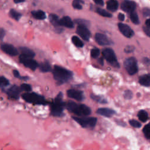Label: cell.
Listing matches in <instances>:
<instances>
[{
	"label": "cell",
	"instance_id": "6da1fadb",
	"mask_svg": "<svg viewBox=\"0 0 150 150\" xmlns=\"http://www.w3.org/2000/svg\"><path fill=\"white\" fill-rule=\"evenodd\" d=\"M52 73L54 80L59 84H62L67 82L72 79L73 75L72 71L57 65L54 66Z\"/></svg>",
	"mask_w": 150,
	"mask_h": 150
},
{
	"label": "cell",
	"instance_id": "7a4b0ae2",
	"mask_svg": "<svg viewBox=\"0 0 150 150\" xmlns=\"http://www.w3.org/2000/svg\"><path fill=\"white\" fill-rule=\"evenodd\" d=\"M65 107L71 112L81 117L88 116L91 114V109L87 105L83 104H77L73 101L66 103Z\"/></svg>",
	"mask_w": 150,
	"mask_h": 150
},
{
	"label": "cell",
	"instance_id": "3957f363",
	"mask_svg": "<svg viewBox=\"0 0 150 150\" xmlns=\"http://www.w3.org/2000/svg\"><path fill=\"white\" fill-rule=\"evenodd\" d=\"M66 103L63 100V93L60 92L55 97L50 105V113L54 117H61L63 114V110Z\"/></svg>",
	"mask_w": 150,
	"mask_h": 150
},
{
	"label": "cell",
	"instance_id": "277c9868",
	"mask_svg": "<svg viewBox=\"0 0 150 150\" xmlns=\"http://www.w3.org/2000/svg\"><path fill=\"white\" fill-rule=\"evenodd\" d=\"M22 98L26 102L38 105H46L47 102L43 96L36 93L27 92L22 95Z\"/></svg>",
	"mask_w": 150,
	"mask_h": 150
},
{
	"label": "cell",
	"instance_id": "5b68a950",
	"mask_svg": "<svg viewBox=\"0 0 150 150\" xmlns=\"http://www.w3.org/2000/svg\"><path fill=\"white\" fill-rule=\"evenodd\" d=\"M73 119L79 123L82 127L87 128H93L96 125L97 118L94 117H72Z\"/></svg>",
	"mask_w": 150,
	"mask_h": 150
},
{
	"label": "cell",
	"instance_id": "8992f818",
	"mask_svg": "<svg viewBox=\"0 0 150 150\" xmlns=\"http://www.w3.org/2000/svg\"><path fill=\"white\" fill-rule=\"evenodd\" d=\"M103 56L104 59L113 67L115 68L120 67V64L117 61L116 55L114 50L110 48H105L103 49Z\"/></svg>",
	"mask_w": 150,
	"mask_h": 150
},
{
	"label": "cell",
	"instance_id": "52a82bcc",
	"mask_svg": "<svg viewBox=\"0 0 150 150\" xmlns=\"http://www.w3.org/2000/svg\"><path fill=\"white\" fill-rule=\"evenodd\" d=\"M124 66L128 73L130 75H134L138 71L137 60L134 57L126 59L124 61Z\"/></svg>",
	"mask_w": 150,
	"mask_h": 150
},
{
	"label": "cell",
	"instance_id": "ba28073f",
	"mask_svg": "<svg viewBox=\"0 0 150 150\" xmlns=\"http://www.w3.org/2000/svg\"><path fill=\"white\" fill-rule=\"evenodd\" d=\"M19 61L25 67L31 69L32 70H35L38 67V64L37 62L33 60V58L28 57L22 54H21L19 56Z\"/></svg>",
	"mask_w": 150,
	"mask_h": 150
},
{
	"label": "cell",
	"instance_id": "9c48e42d",
	"mask_svg": "<svg viewBox=\"0 0 150 150\" xmlns=\"http://www.w3.org/2000/svg\"><path fill=\"white\" fill-rule=\"evenodd\" d=\"M67 95L69 97L79 101H82L85 98L84 94L82 91L76 89L68 90L67 91Z\"/></svg>",
	"mask_w": 150,
	"mask_h": 150
},
{
	"label": "cell",
	"instance_id": "30bf717a",
	"mask_svg": "<svg viewBox=\"0 0 150 150\" xmlns=\"http://www.w3.org/2000/svg\"><path fill=\"white\" fill-rule=\"evenodd\" d=\"M118 26L121 33L125 37L130 38H132L134 35V31L128 25L122 23H119Z\"/></svg>",
	"mask_w": 150,
	"mask_h": 150
},
{
	"label": "cell",
	"instance_id": "8fae6325",
	"mask_svg": "<svg viewBox=\"0 0 150 150\" xmlns=\"http://www.w3.org/2000/svg\"><path fill=\"white\" fill-rule=\"evenodd\" d=\"M21 89L17 86H12L6 91V94L9 98L13 100H17L19 97Z\"/></svg>",
	"mask_w": 150,
	"mask_h": 150
},
{
	"label": "cell",
	"instance_id": "7c38bea8",
	"mask_svg": "<svg viewBox=\"0 0 150 150\" xmlns=\"http://www.w3.org/2000/svg\"><path fill=\"white\" fill-rule=\"evenodd\" d=\"M121 8L124 11L131 13L135 11V9L136 8V4L132 1L124 0L121 3Z\"/></svg>",
	"mask_w": 150,
	"mask_h": 150
},
{
	"label": "cell",
	"instance_id": "4fadbf2b",
	"mask_svg": "<svg viewBox=\"0 0 150 150\" xmlns=\"http://www.w3.org/2000/svg\"><path fill=\"white\" fill-rule=\"evenodd\" d=\"M77 33L85 40H88L90 37V32L86 26L79 25L76 29Z\"/></svg>",
	"mask_w": 150,
	"mask_h": 150
},
{
	"label": "cell",
	"instance_id": "5bb4252c",
	"mask_svg": "<svg viewBox=\"0 0 150 150\" xmlns=\"http://www.w3.org/2000/svg\"><path fill=\"white\" fill-rule=\"evenodd\" d=\"M95 39L97 43L101 46L110 45L112 44L111 41L108 38V37L102 33H97L95 35Z\"/></svg>",
	"mask_w": 150,
	"mask_h": 150
},
{
	"label": "cell",
	"instance_id": "9a60e30c",
	"mask_svg": "<svg viewBox=\"0 0 150 150\" xmlns=\"http://www.w3.org/2000/svg\"><path fill=\"white\" fill-rule=\"evenodd\" d=\"M1 48L3 52L10 56H15L18 54V51L16 48L11 44L4 43L1 46Z\"/></svg>",
	"mask_w": 150,
	"mask_h": 150
},
{
	"label": "cell",
	"instance_id": "2e32d148",
	"mask_svg": "<svg viewBox=\"0 0 150 150\" xmlns=\"http://www.w3.org/2000/svg\"><path fill=\"white\" fill-rule=\"evenodd\" d=\"M97 113L105 117H111L114 115L116 113V112L111 108L103 107L97 109Z\"/></svg>",
	"mask_w": 150,
	"mask_h": 150
},
{
	"label": "cell",
	"instance_id": "e0dca14e",
	"mask_svg": "<svg viewBox=\"0 0 150 150\" xmlns=\"http://www.w3.org/2000/svg\"><path fill=\"white\" fill-rule=\"evenodd\" d=\"M60 26H66L69 28H72L74 27V23L71 21V18L67 16H63L61 19L59 20Z\"/></svg>",
	"mask_w": 150,
	"mask_h": 150
},
{
	"label": "cell",
	"instance_id": "ac0fdd59",
	"mask_svg": "<svg viewBox=\"0 0 150 150\" xmlns=\"http://www.w3.org/2000/svg\"><path fill=\"white\" fill-rule=\"evenodd\" d=\"M139 83L144 87H149L150 86V76L149 74H144L139 77Z\"/></svg>",
	"mask_w": 150,
	"mask_h": 150
},
{
	"label": "cell",
	"instance_id": "d6986e66",
	"mask_svg": "<svg viewBox=\"0 0 150 150\" xmlns=\"http://www.w3.org/2000/svg\"><path fill=\"white\" fill-rule=\"evenodd\" d=\"M20 51L21 52V54L28 57H30V58H33L35 56V52L32 50L31 49L26 47H21L19 48Z\"/></svg>",
	"mask_w": 150,
	"mask_h": 150
},
{
	"label": "cell",
	"instance_id": "ffe728a7",
	"mask_svg": "<svg viewBox=\"0 0 150 150\" xmlns=\"http://www.w3.org/2000/svg\"><path fill=\"white\" fill-rule=\"evenodd\" d=\"M38 67H39V70L43 73L49 72V71H52L51 66H50V63L47 61L41 63L39 65L38 64Z\"/></svg>",
	"mask_w": 150,
	"mask_h": 150
},
{
	"label": "cell",
	"instance_id": "44dd1931",
	"mask_svg": "<svg viewBox=\"0 0 150 150\" xmlns=\"http://www.w3.org/2000/svg\"><path fill=\"white\" fill-rule=\"evenodd\" d=\"M118 6V3L116 0H109L107 2V8L110 11H115L117 9Z\"/></svg>",
	"mask_w": 150,
	"mask_h": 150
},
{
	"label": "cell",
	"instance_id": "7402d4cb",
	"mask_svg": "<svg viewBox=\"0 0 150 150\" xmlns=\"http://www.w3.org/2000/svg\"><path fill=\"white\" fill-rule=\"evenodd\" d=\"M32 15L36 19L42 20V19H44L46 18L45 13L43 11H41V10L32 11Z\"/></svg>",
	"mask_w": 150,
	"mask_h": 150
},
{
	"label": "cell",
	"instance_id": "603a6c76",
	"mask_svg": "<svg viewBox=\"0 0 150 150\" xmlns=\"http://www.w3.org/2000/svg\"><path fill=\"white\" fill-rule=\"evenodd\" d=\"M137 115H138V119L141 121H142L143 122H146L148 120V118H149L148 114L145 110H140V111H139V112H138Z\"/></svg>",
	"mask_w": 150,
	"mask_h": 150
},
{
	"label": "cell",
	"instance_id": "cb8c5ba5",
	"mask_svg": "<svg viewBox=\"0 0 150 150\" xmlns=\"http://www.w3.org/2000/svg\"><path fill=\"white\" fill-rule=\"evenodd\" d=\"M90 97L91 98V99H93L94 101H95L97 103H101V104H106V103H107V99L105 98H104V97H103V96L91 94L90 95Z\"/></svg>",
	"mask_w": 150,
	"mask_h": 150
},
{
	"label": "cell",
	"instance_id": "d4e9b609",
	"mask_svg": "<svg viewBox=\"0 0 150 150\" xmlns=\"http://www.w3.org/2000/svg\"><path fill=\"white\" fill-rule=\"evenodd\" d=\"M49 20L52 24L55 27H58L60 26L59 24V19L58 16L54 14H50L49 15Z\"/></svg>",
	"mask_w": 150,
	"mask_h": 150
},
{
	"label": "cell",
	"instance_id": "484cf974",
	"mask_svg": "<svg viewBox=\"0 0 150 150\" xmlns=\"http://www.w3.org/2000/svg\"><path fill=\"white\" fill-rule=\"evenodd\" d=\"M130 19L134 24L138 25L139 23V20L138 14L136 12H135V11L130 13Z\"/></svg>",
	"mask_w": 150,
	"mask_h": 150
},
{
	"label": "cell",
	"instance_id": "4316f807",
	"mask_svg": "<svg viewBox=\"0 0 150 150\" xmlns=\"http://www.w3.org/2000/svg\"><path fill=\"white\" fill-rule=\"evenodd\" d=\"M71 40L73 43L78 47H82L84 46V44L82 42V41L77 36H73L71 38Z\"/></svg>",
	"mask_w": 150,
	"mask_h": 150
},
{
	"label": "cell",
	"instance_id": "83f0119b",
	"mask_svg": "<svg viewBox=\"0 0 150 150\" xmlns=\"http://www.w3.org/2000/svg\"><path fill=\"white\" fill-rule=\"evenodd\" d=\"M9 15L10 16L13 18L14 19L16 20V21H19V19L21 18V17L22 16L21 13H20L19 12H17L16 11H15L13 9H12L10 10L9 11Z\"/></svg>",
	"mask_w": 150,
	"mask_h": 150
},
{
	"label": "cell",
	"instance_id": "f1b7e54d",
	"mask_svg": "<svg viewBox=\"0 0 150 150\" xmlns=\"http://www.w3.org/2000/svg\"><path fill=\"white\" fill-rule=\"evenodd\" d=\"M143 133L147 139H150V124H147L143 128Z\"/></svg>",
	"mask_w": 150,
	"mask_h": 150
},
{
	"label": "cell",
	"instance_id": "f546056e",
	"mask_svg": "<svg viewBox=\"0 0 150 150\" xmlns=\"http://www.w3.org/2000/svg\"><path fill=\"white\" fill-rule=\"evenodd\" d=\"M97 13L99 15H101V16H103L104 17L110 18V17L112 16V15L110 13H109L108 12H107V11H105V10H104L103 9L97 8Z\"/></svg>",
	"mask_w": 150,
	"mask_h": 150
},
{
	"label": "cell",
	"instance_id": "4dcf8cb0",
	"mask_svg": "<svg viewBox=\"0 0 150 150\" xmlns=\"http://www.w3.org/2000/svg\"><path fill=\"white\" fill-rule=\"evenodd\" d=\"M9 84V81L8 79H7L4 76H0V87H5Z\"/></svg>",
	"mask_w": 150,
	"mask_h": 150
},
{
	"label": "cell",
	"instance_id": "1f68e13d",
	"mask_svg": "<svg viewBox=\"0 0 150 150\" xmlns=\"http://www.w3.org/2000/svg\"><path fill=\"white\" fill-rule=\"evenodd\" d=\"M21 90L26 91V92H30L32 91V87L29 84H26V83H23L21 85L20 87Z\"/></svg>",
	"mask_w": 150,
	"mask_h": 150
},
{
	"label": "cell",
	"instance_id": "d6a6232c",
	"mask_svg": "<svg viewBox=\"0 0 150 150\" xmlns=\"http://www.w3.org/2000/svg\"><path fill=\"white\" fill-rule=\"evenodd\" d=\"M100 54V50L98 48H93L91 50V56L93 58H97Z\"/></svg>",
	"mask_w": 150,
	"mask_h": 150
},
{
	"label": "cell",
	"instance_id": "836d02e7",
	"mask_svg": "<svg viewBox=\"0 0 150 150\" xmlns=\"http://www.w3.org/2000/svg\"><path fill=\"white\" fill-rule=\"evenodd\" d=\"M129 123L131 126H132L134 128H140L141 127V123L139 121L135 120H129Z\"/></svg>",
	"mask_w": 150,
	"mask_h": 150
},
{
	"label": "cell",
	"instance_id": "e575fe53",
	"mask_svg": "<svg viewBox=\"0 0 150 150\" xmlns=\"http://www.w3.org/2000/svg\"><path fill=\"white\" fill-rule=\"evenodd\" d=\"M132 96H133V94H132V91H131L129 90H127L124 91V97L125 99L130 100L132 98Z\"/></svg>",
	"mask_w": 150,
	"mask_h": 150
},
{
	"label": "cell",
	"instance_id": "d590c367",
	"mask_svg": "<svg viewBox=\"0 0 150 150\" xmlns=\"http://www.w3.org/2000/svg\"><path fill=\"white\" fill-rule=\"evenodd\" d=\"M81 0H73V6L77 9H81L82 8V5L81 4Z\"/></svg>",
	"mask_w": 150,
	"mask_h": 150
},
{
	"label": "cell",
	"instance_id": "8d00e7d4",
	"mask_svg": "<svg viewBox=\"0 0 150 150\" xmlns=\"http://www.w3.org/2000/svg\"><path fill=\"white\" fill-rule=\"evenodd\" d=\"M75 22L76 23H77L79 25H83V26H87V25H88V22L84 20V19H78L75 20Z\"/></svg>",
	"mask_w": 150,
	"mask_h": 150
},
{
	"label": "cell",
	"instance_id": "74e56055",
	"mask_svg": "<svg viewBox=\"0 0 150 150\" xmlns=\"http://www.w3.org/2000/svg\"><path fill=\"white\" fill-rule=\"evenodd\" d=\"M135 49V47L132 46H127L124 49V52L125 53H131Z\"/></svg>",
	"mask_w": 150,
	"mask_h": 150
},
{
	"label": "cell",
	"instance_id": "f35d334b",
	"mask_svg": "<svg viewBox=\"0 0 150 150\" xmlns=\"http://www.w3.org/2000/svg\"><path fill=\"white\" fill-rule=\"evenodd\" d=\"M143 30L148 36H150V26L145 25V26L143 27Z\"/></svg>",
	"mask_w": 150,
	"mask_h": 150
},
{
	"label": "cell",
	"instance_id": "ab89813d",
	"mask_svg": "<svg viewBox=\"0 0 150 150\" xmlns=\"http://www.w3.org/2000/svg\"><path fill=\"white\" fill-rule=\"evenodd\" d=\"M143 14L145 16H149L150 14V11L149 8H145L143 10Z\"/></svg>",
	"mask_w": 150,
	"mask_h": 150
},
{
	"label": "cell",
	"instance_id": "60d3db41",
	"mask_svg": "<svg viewBox=\"0 0 150 150\" xmlns=\"http://www.w3.org/2000/svg\"><path fill=\"white\" fill-rule=\"evenodd\" d=\"M13 76L15 77H16V78H21V76H20V74H19V71H18V70H13Z\"/></svg>",
	"mask_w": 150,
	"mask_h": 150
},
{
	"label": "cell",
	"instance_id": "b9f144b4",
	"mask_svg": "<svg viewBox=\"0 0 150 150\" xmlns=\"http://www.w3.org/2000/svg\"><path fill=\"white\" fill-rule=\"evenodd\" d=\"M5 30L2 29H0V39H2L5 36Z\"/></svg>",
	"mask_w": 150,
	"mask_h": 150
},
{
	"label": "cell",
	"instance_id": "7bdbcfd3",
	"mask_svg": "<svg viewBox=\"0 0 150 150\" xmlns=\"http://www.w3.org/2000/svg\"><path fill=\"white\" fill-rule=\"evenodd\" d=\"M118 18L119 19V20H120L121 21H123L125 19V16L123 13H120L118 14Z\"/></svg>",
	"mask_w": 150,
	"mask_h": 150
},
{
	"label": "cell",
	"instance_id": "ee69618b",
	"mask_svg": "<svg viewBox=\"0 0 150 150\" xmlns=\"http://www.w3.org/2000/svg\"><path fill=\"white\" fill-rule=\"evenodd\" d=\"M94 1V2L98 5H103L104 4V2L103 0H93Z\"/></svg>",
	"mask_w": 150,
	"mask_h": 150
},
{
	"label": "cell",
	"instance_id": "f6af8a7d",
	"mask_svg": "<svg viewBox=\"0 0 150 150\" xmlns=\"http://www.w3.org/2000/svg\"><path fill=\"white\" fill-rule=\"evenodd\" d=\"M143 61H144V63L145 64L148 65V64H149V59L148 58H147V57L144 58Z\"/></svg>",
	"mask_w": 150,
	"mask_h": 150
},
{
	"label": "cell",
	"instance_id": "bcb514c9",
	"mask_svg": "<svg viewBox=\"0 0 150 150\" xmlns=\"http://www.w3.org/2000/svg\"><path fill=\"white\" fill-rule=\"evenodd\" d=\"M145 25L148 26H150V19H148L145 21Z\"/></svg>",
	"mask_w": 150,
	"mask_h": 150
},
{
	"label": "cell",
	"instance_id": "7dc6e473",
	"mask_svg": "<svg viewBox=\"0 0 150 150\" xmlns=\"http://www.w3.org/2000/svg\"><path fill=\"white\" fill-rule=\"evenodd\" d=\"M25 0H13L14 2L16 3V4H18V3H21V2H24Z\"/></svg>",
	"mask_w": 150,
	"mask_h": 150
},
{
	"label": "cell",
	"instance_id": "c3c4849f",
	"mask_svg": "<svg viewBox=\"0 0 150 150\" xmlns=\"http://www.w3.org/2000/svg\"><path fill=\"white\" fill-rule=\"evenodd\" d=\"M99 62L100 63V64H101V65H103V59H102V58H100V60H99Z\"/></svg>",
	"mask_w": 150,
	"mask_h": 150
}]
</instances>
